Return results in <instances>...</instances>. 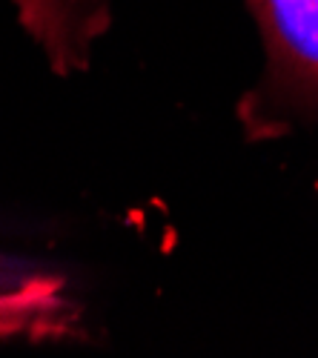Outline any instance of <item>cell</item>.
Returning <instances> with one entry per match:
<instances>
[{
  "instance_id": "7a4b0ae2",
  "label": "cell",
  "mask_w": 318,
  "mask_h": 358,
  "mask_svg": "<svg viewBox=\"0 0 318 358\" xmlns=\"http://www.w3.org/2000/svg\"><path fill=\"white\" fill-rule=\"evenodd\" d=\"M20 23L46 52L57 75L89 66L95 41L109 29V0H15Z\"/></svg>"
},
{
  "instance_id": "6da1fadb",
  "label": "cell",
  "mask_w": 318,
  "mask_h": 358,
  "mask_svg": "<svg viewBox=\"0 0 318 358\" xmlns=\"http://www.w3.org/2000/svg\"><path fill=\"white\" fill-rule=\"evenodd\" d=\"M267 46L252 106L318 115V0H247Z\"/></svg>"
}]
</instances>
